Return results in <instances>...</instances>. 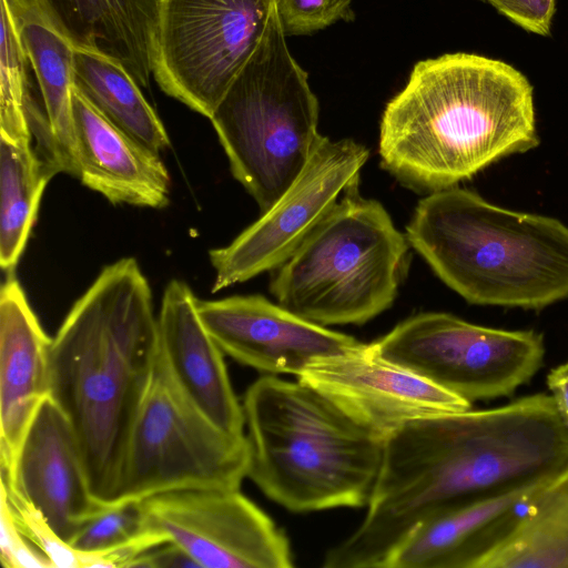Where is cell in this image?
Wrapping results in <instances>:
<instances>
[{"instance_id":"1","label":"cell","mask_w":568,"mask_h":568,"mask_svg":"<svg viewBox=\"0 0 568 568\" xmlns=\"http://www.w3.org/2000/svg\"><path fill=\"white\" fill-rule=\"evenodd\" d=\"M567 470L568 426L546 394L410 420L385 439L362 524L322 566L384 568L406 535L434 514L546 484Z\"/></svg>"},{"instance_id":"2","label":"cell","mask_w":568,"mask_h":568,"mask_svg":"<svg viewBox=\"0 0 568 568\" xmlns=\"http://www.w3.org/2000/svg\"><path fill=\"white\" fill-rule=\"evenodd\" d=\"M158 349L152 291L133 257L105 266L51 339L49 396L71 425L103 506L113 504Z\"/></svg>"},{"instance_id":"3","label":"cell","mask_w":568,"mask_h":568,"mask_svg":"<svg viewBox=\"0 0 568 568\" xmlns=\"http://www.w3.org/2000/svg\"><path fill=\"white\" fill-rule=\"evenodd\" d=\"M538 143L528 79L501 60L457 52L414 65L384 109L378 152L403 185L432 193Z\"/></svg>"},{"instance_id":"4","label":"cell","mask_w":568,"mask_h":568,"mask_svg":"<svg viewBox=\"0 0 568 568\" xmlns=\"http://www.w3.org/2000/svg\"><path fill=\"white\" fill-rule=\"evenodd\" d=\"M409 245L468 303L540 310L568 297V226L456 186L428 193Z\"/></svg>"},{"instance_id":"5","label":"cell","mask_w":568,"mask_h":568,"mask_svg":"<svg viewBox=\"0 0 568 568\" xmlns=\"http://www.w3.org/2000/svg\"><path fill=\"white\" fill-rule=\"evenodd\" d=\"M247 477L294 513L367 507L385 440L297 379L263 375L243 403Z\"/></svg>"},{"instance_id":"6","label":"cell","mask_w":568,"mask_h":568,"mask_svg":"<svg viewBox=\"0 0 568 568\" xmlns=\"http://www.w3.org/2000/svg\"><path fill=\"white\" fill-rule=\"evenodd\" d=\"M409 246L386 209L353 187L276 268L270 292L315 324L362 325L394 303Z\"/></svg>"},{"instance_id":"7","label":"cell","mask_w":568,"mask_h":568,"mask_svg":"<svg viewBox=\"0 0 568 568\" xmlns=\"http://www.w3.org/2000/svg\"><path fill=\"white\" fill-rule=\"evenodd\" d=\"M320 104L291 54L275 6L254 53L210 120L233 176L270 209L301 174L320 138Z\"/></svg>"},{"instance_id":"8","label":"cell","mask_w":568,"mask_h":568,"mask_svg":"<svg viewBox=\"0 0 568 568\" xmlns=\"http://www.w3.org/2000/svg\"><path fill=\"white\" fill-rule=\"evenodd\" d=\"M247 466L245 435L224 432L200 412L158 349L112 505L183 489H240Z\"/></svg>"},{"instance_id":"9","label":"cell","mask_w":568,"mask_h":568,"mask_svg":"<svg viewBox=\"0 0 568 568\" xmlns=\"http://www.w3.org/2000/svg\"><path fill=\"white\" fill-rule=\"evenodd\" d=\"M371 345L382 358L470 403L510 396L545 356L535 331L481 326L444 312L413 315Z\"/></svg>"},{"instance_id":"10","label":"cell","mask_w":568,"mask_h":568,"mask_svg":"<svg viewBox=\"0 0 568 568\" xmlns=\"http://www.w3.org/2000/svg\"><path fill=\"white\" fill-rule=\"evenodd\" d=\"M274 0H160L153 77L211 118L257 48Z\"/></svg>"},{"instance_id":"11","label":"cell","mask_w":568,"mask_h":568,"mask_svg":"<svg viewBox=\"0 0 568 568\" xmlns=\"http://www.w3.org/2000/svg\"><path fill=\"white\" fill-rule=\"evenodd\" d=\"M369 150L351 139L321 136L301 174L261 217L229 245L210 251L212 292L280 267L329 213L357 187Z\"/></svg>"},{"instance_id":"12","label":"cell","mask_w":568,"mask_h":568,"mask_svg":"<svg viewBox=\"0 0 568 568\" xmlns=\"http://www.w3.org/2000/svg\"><path fill=\"white\" fill-rule=\"evenodd\" d=\"M146 524L199 568H291L290 540L240 489H183L141 500Z\"/></svg>"},{"instance_id":"13","label":"cell","mask_w":568,"mask_h":568,"mask_svg":"<svg viewBox=\"0 0 568 568\" xmlns=\"http://www.w3.org/2000/svg\"><path fill=\"white\" fill-rule=\"evenodd\" d=\"M297 379L384 440L410 420L471 408L470 402L382 358L371 343L317 359Z\"/></svg>"},{"instance_id":"14","label":"cell","mask_w":568,"mask_h":568,"mask_svg":"<svg viewBox=\"0 0 568 568\" xmlns=\"http://www.w3.org/2000/svg\"><path fill=\"white\" fill-rule=\"evenodd\" d=\"M197 312L224 354L265 375L298 377L315 361L362 345L353 336L310 322L262 295L197 298Z\"/></svg>"},{"instance_id":"15","label":"cell","mask_w":568,"mask_h":568,"mask_svg":"<svg viewBox=\"0 0 568 568\" xmlns=\"http://www.w3.org/2000/svg\"><path fill=\"white\" fill-rule=\"evenodd\" d=\"M1 484L33 505L68 544L103 506L90 491L71 425L50 396L26 434L12 476Z\"/></svg>"},{"instance_id":"16","label":"cell","mask_w":568,"mask_h":568,"mask_svg":"<svg viewBox=\"0 0 568 568\" xmlns=\"http://www.w3.org/2000/svg\"><path fill=\"white\" fill-rule=\"evenodd\" d=\"M51 338L14 273L0 291V477L12 476L26 434L49 396Z\"/></svg>"},{"instance_id":"17","label":"cell","mask_w":568,"mask_h":568,"mask_svg":"<svg viewBox=\"0 0 568 568\" xmlns=\"http://www.w3.org/2000/svg\"><path fill=\"white\" fill-rule=\"evenodd\" d=\"M158 344L189 399L224 432L244 436V415L232 387L223 352L203 325L190 286L172 280L156 317Z\"/></svg>"},{"instance_id":"18","label":"cell","mask_w":568,"mask_h":568,"mask_svg":"<svg viewBox=\"0 0 568 568\" xmlns=\"http://www.w3.org/2000/svg\"><path fill=\"white\" fill-rule=\"evenodd\" d=\"M72 108L77 178L113 204L165 207L171 179L160 153L113 124L75 87Z\"/></svg>"},{"instance_id":"19","label":"cell","mask_w":568,"mask_h":568,"mask_svg":"<svg viewBox=\"0 0 568 568\" xmlns=\"http://www.w3.org/2000/svg\"><path fill=\"white\" fill-rule=\"evenodd\" d=\"M37 10L69 43L121 63L140 87L153 74L160 0H8Z\"/></svg>"},{"instance_id":"20","label":"cell","mask_w":568,"mask_h":568,"mask_svg":"<svg viewBox=\"0 0 568 568\" xmlns=\"http://www.w3.org/2000/svg\"><path fill=\"white\" fill-rule=\"evenodd\" d=\"M549 483L434 514L406 535L384 568H475L478 559L506 532L516 507Z\"/></svg>"},{"instance_id":"21","label":"cell","mask_w":568,"mask_h":568,"mask_svg":"<svg viewBox=\"0 0 568 568\" xmlns=\"http://www.w3.org/2000/svg\"><path fill=\"white\" fill-rule=\"evenodd\" d=\"M8 1V0H7ZM42 95L44 111L31 98L28 105L32 132L44 142L52 174L77 176L73 122L74 48L32 7L8 1Z\"/></svg>"},{"instance_id":"22","label":"cell","mask_w":568,"mask_h":568,"mask_svg":"<svg viewBox=\"0 0 568 568\" xmlns=\"http://www.w3.org/2000/svg\"><path fill=\"white\" fill-rule=\"evenodd\" d=\"M475 568H568V470L527 501Z\"/></svg>"},{"instance_id":"23","label":"cell","mask_w":568,"mask_h":568,"mask_svg":"<svg viewBox=\"0 0 568 568\" xmlns=\"http://www.w3.org/2000/svg\"><path fill=\"white\" fill-rule=\"evenodd\" d=\"M73 71L74 87L113 124L158 153L170 148L162 121L121 63L74 49Z\"/></svg>"},{"instance_id":"24","label":"cell","mask_w":568,"mask_h":568,"mask_svg":"<svg viewBox=\"0 0 568 568\" xmlns=\"http://www.w3.org/2000/svg\"><path fill=\"white\" fill-rule=\"evenodd\" d=\"M52 172L31 139L0 135V265L12 273L24 251Z\"/></svg>"},{"instance_id":"25","label":"cell","mask_w":568,"mask_h":568,"mask_svg":"<svg viewBox=\"0 0 568 568\" xmlns=\"http://www.w3.org/2000/svg\"><path fill=\"white\" fill-rule=\"evenodd\" d=\"M168 541L148 526L141 501L132 500L102 506L70 545L80 554L81 568H129L136 557Z\"/></svg>"},{"instance_id":"26","label":"cell","mask_w":568,"mask_h":568,"mask_svg":"<svg viewBox=\"0 0 568 568\" xmlns=\"http://www.w3.org/2000/svg\"><path fill=\"white\" fill-rule=\"evenodd\" d=\"M1 8L0 135L31 139L27 64L29 59L7 0Z\"/></svg>"},{"instance_id":"27","label":"cell","mask_w":568,"mask_h":568,"mask_svg":"<svg viewBox=\"0 0 568 568\" xmlns=\"http://www.w3.org/2000/svg\"><path fill=\"white\" fill-rule=\"evenodd\" d=\"M0 493L7 498L20 530L47 555L53 568H81L80 554L53 530L33 505L3 484Z\"/></svg>"},{"instance_id":"28","label":"cell","mask_w":568,"mask_h":568,"mask_svg":"<svg viewBox=\"0 0 568 568\" xmlns=\"http://www.w3.org/2000/svg\"><path fill=\"white\" fill-rule=\"evenodd\" d=\"M274 6L286 37L311 34L355 18L352 0H274Z\"/></svg>"},{"instance_id":"29","label":"cell","mask_w":568,"mask_h":568,"mask_svg":"<svg viewBox=\"0 0 568 568\" xmlns=\"http://www.w3.org/2000/svg\"><path fill=\"white\" fill-rule=\"evenodd\" d=\"M0 559L4 568H53L51 560L20 530L0 493Z\"/></svg>"},{"instance_id":"30","label":"cell","mask_w":568,"mask_h":568,"mask_svg":"<svg viewBox=\"0 0 568 568\" xmlns=\"http://www.w3.org/2000/svg\"><path fill=\"white\" fill-rule=\"evenodd\" d=\"M488 3L529 32L539 36L550 32L556 0H488Z\"/></svg>"},{"instance_id":"31","label":"cell","mask_w":568,"mask_h":568,"mask_svg":"<svg viewBox=\"0 0 568 568\" xmlns=\"http://www.w3.org/2000/svg\"><path fill=\"white\" fill-rule=\"evenodd\" d=\"M130 567L142 568H189L197 567L191 557L178 545L168 541L158 545L136 557ZM199 568V567H197Z\"/></svg>"},{"instance_id":"32","label":"cell","mask_w":568,"mask_h":568,"mask_svg":"<svg viewBox=\"0 0 568 568\" xmlns=\"http://www.w3.org/2000/svg\"><path fill=\"white\" fill-rule=\"evenodd\" d=\"M546 383L561 418L568 426V361L552 368Z\"/></svg>"},{"instance_id":"33","label":"cell","mask_w":568,"mask_h":568,"mask_svg":"<svg viewBox=\"0 0 568 568\" xmlns=\"http://www.w3.org/2000/svg\"><path fill=\"white\" fill-rule=\"evenodd\" d=\"M484 1H487V2H488V0H484Z\"/></svg>"}]
</instances>
